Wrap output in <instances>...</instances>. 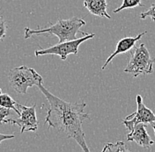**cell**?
Returning a JSON list of instances; mask_svg holds the SVG:
<instances>
[{
  "instance_id": "6da1fadb",
  "label": "cell",
  "mask_w": 155,
  "mask_h": 152,
  "mask_svg": "<svg viewBox=\"0 0 155 152\" xmlns=\"http://www.w3.org/2000/svg\"><path fill=\"white\" fill-rule=\"evenodd\" d=\"M37 87L49 104L45 118V122L48 124V128H54L59 132H63L68 138L75 140L83 151H90L82 128L83 121L86 119H90V115L84 112L87 104L85 102H66L49 92L42 84H40Z\"/></svg>"
},
{
  "instance_id": "7a4b0ae2",
  "label": "cell",
  "mask_w": 155,
  "mask_h": 152,
  "mask_svg": "<svg viewBox=\"0 0 155 152\" xmlns=\"http://www.w3.org/2000/svg\"><path fill=\"white\" fill-rule=\"evenodd\" d=\"M85 25H86V21L78 17H72L69 19H59L56 24H51L50 27L46 28L38 27L37 29H31L26 27L24 38L28 39L34 34L36 35V34H48L57 36L59 42L72 40L78 39L76 37L78 33H80L83 35L87 34V33L80 31V28Z\"/></svg>"
},
{
  "instance_id": "3957f363",
  "label": "cell",
  "mask_w": 155,
  "mask_h": 152,
  "mask_svg": "<svg viewBox=\"0 0 155 152\" xmlns=\"http://www.w3.org/2000/svg\"><path fill=\"white\" fill-rule=\"evenodd\" d=\"M124 72L130 73L134 77L139 75H149L153 72L155 58L151 57L149 50L144 43L133 47L130 51Z\"/></svg>"
},
{
  "instance_id": "277c9868",
  "label": "cell",
  "mask_w": 155,
  "mask_h": 152,
  "mask_svg": "<svg viewBox=\"0 0 155 152\" xmlns=\"http://www.w3.org/2000/svg\"><path fill=\"white\" fill-rule=\"evenodd\" d=\"M10 86L19 94H27L29 87L42 84V77L38 72L27 66H20L10 70L8 73Z\"/></svg>"
},
{
  "instance_id": "5b68a950",
  "label": "cell",
  "mask_w": 155,
  "mask_h": 152,
  "mask_svg": "<svg viewBox=\"0 0 155 152\" xmlns=\"http://www.w3.org/2000/svg\"><path fill=\"white\" fill-rule=\"evenodd\" d=\"M94 36H95L94 34H87L86 35H83L82 38L76 39V40H67V41H64V42H59L57 45L49 47L48 48L35 50V55L37 57H41V56H45V55L59 56L63 61H64V60H66L68 56L71 54L78 55L79 45L87 40L94 38Z\"/></svg>"
},
{
  "instance_id": "8992f818",
  "label": "cell",
  "mask_w": 155,
  "mask_h": 152,
  "mask_svg": "<svg viewBox=\"0 0 155 152\" xmlns=\"http://www.w3.org/2000/svg\"><path fill=\"white\" fill-rule=\"evenodd\" d=\"M16 107L19 110L18 119H7L5 123L17 125L20 128V133L24 132H36L38 129V121L36 117V104L32 106H26L16 102Z\"/></svg>"
},
{
  "instance_id": "52a82bcc",
  "label": "cell",
  "mask_w": 155,
  "mask_h": 152,
  "mask_svg": "<svg viewBox=\"0 0 155 152\" xmlns=\"http://www.w3.org/2000/svg\"><path fill=\"white\" fill-rule=\"evenodd\" d=\"M137 110L133 114H130L123 121V124L126 127L128 131H131L137 124L144 123L147 124L155 123L154 113L145 106L143 99L140 95L137 96Z\"/></svg>"
},
{
  "instance_id": "ba28073f",
  "label": "cell",
  "mask_w": 155,
  "mask_h": 152,
  "mask_svg": "<svg viewBox=\"0 0 155 152\" xmlns=\"http://www.w3.org/2000/svg\"><path fill=\"white\" fill-rule=\"evenodd\" d=\"M145 126L146 125L144 123L137 124L133 129L127 134V140L129 142H135L137 144L145 149H150L154 142L151 139L150 135L147 133Z\"/></svg>"
},
{
  "instance_id": "9c48e42d",
  "label": "cell",
  "mask_w": 155,
  "mask_h": 152,
  "mask_svg": "<svg viewBox=\"0 0 155 152\" xmlns=\"http://www.w3.org/2000/svg\"><path fill=\"white\" fill-rule=\"evenodd\" d=\"M147 32H144V33H141L137 35H136L134 37H125V38L121 39L117 45H116V48L115 49V51L113 52V54H111V56L107 59V61L105 62V63L103 64V66L101 68V70H105L106 69L107 65L118 55H121V54H124L126 52H129L131 48H133L136 45V42L137 40H139L140 39L142 38Z\"/></svg>"
},
{
  "instance_id": "30bf717a",
  "label": "cell",
  "mask_w": 155,
  "mask_h": 152,
  "mask_svg": "<svg viewBox=\"0 0 155 152\" xmlns=\"http://www.w3.org/2000/svg\"><path fill=\"white\" fill-rule=\"evenodd\" d=\"M84 6L93 15L111 19V16L107 11V0H84Z\"/></svg>"
},
{
  "instance_id": "8fae6325",
  "label": "cell",
  "mask_w": 155,
  "mask_h": 152,
  "mask_svg": "<svg viewBox=\"0 0 155 152\" xmlns=\"http://www.w3.org/2000/svg\"><path fill=\"white\" fill-rule=\"evenodd\" d=\"M0 105L9 108L11 110H14V112L19 115V110L16 107V101L14 99H12L11 98V96H9L6 93H1L0 94Z\"/></svg>"
},
{
  "instance_id": "7c38bea8",
  "label": "cell",
  "mask_w": 155,
  "mask_h": 152,
  "mask_svg": "<svg viewBox=\"0 0 155 152\" xmlns=\"http://www.w3.org/2000/svg\"><path fill=\"white\" fill-rule=\"evenodd\" d=\"M102 151H112V152H124L129 151V150L126 148V145L123 142H117L116 143H107L102 150Z\"/></svg>"
},
{
  "instance_id": "4fadbf2b",
  "label": "cell",
  "mask_w": 155,
  "mask_h": 152,
  "mask_svg": "<svg viewBox=\"0 0 155 152\" xmlns=\"http://www.w3.org/2000/svg\"><path fill=\"white\" fill-rule=\"evenodd\" d=\"M137 6H143L142 0H124L123 4L120 7L114 10V13H118L119 11L124 9H130L135 8Z\"/></svg>"
},
{
  "instance_id": "5bb4252c",
  "label": "cell",
  "mask_w": 155,
  "mask_h": 152,
  "mask_svg": "<svg viewBox=\"0 0 155 152\" xmlns=\"http://www.w3.org/2000/svg\"><path fill=\"white\" fill-rule=\"evenodd\" d=\"M140 18L142 19H147V18H150L151 19H153V20H154L155 21V3H153L147 11H143V12L140 14Z\"/></svg>"
},
{
  "instance_id": "9a60e30c",
  "label": "cell",
  "mask_w": 155,
  "mask_h": 152,
  "mask_svg": "<svg viewBox=\"0 0 155 152\" xmlns=\"http://www.w3.org/2000/svg\"><path fill=\"white\" fill-rule=\"evenodd\" d=\"M7 29H8V27H7L5 20L0 15V41H2L5 38Z\"/></svg>"
},
{
  "instance_id": "2e32d148",
  "label": "cell",
  "mask_w": 155,
  "mask_h": 152,
  "mask_svg": "<svg viewBox=\"0 0 155 152\" xmlns=\"http://www.w3.org/2000/svg\"><path fill=\"white\" fill-rule=\"evenodd\" d=\"M10 110L11 109H9V108H6V107L0 105V125L6 122V117L11 114Z\"/></svg>"
},
{
  "instance_id": "e0dca14e",
  "label": "cell",
  "mask_w": 155,
  "mask_h": 152,
  "mask_svg": "<svg viewBox=\"0 0 155 152\" xmlns=\"http://www.w3.org/2000/svg\"><path fill=\"white\" fill-rule=\"evenodd\" d=\"M14 138V134H0V143L5 140H9Z\"/></svg>"
},
{
  "instance_id": "ac0fdd59",
  "label": "cell",
  "mask_w": 155,
  "mask_h": 152,
  "mask_svg": "<svg viewBox=\"0 0 155 152\" xmlns=\"http://www.w3.org/2000/svg\"><path fill=\"white\" fill-rule=\"evenodd\" d=\"M152 126H153V131H154V134H155V123L152 124Z\"/></svg>"
},
{
  "instance_id": "d6986e66",
  "label": "cell",
  "mask_w": 155,
  "mask_h": 152,
  "mask_svg": "<svg viewBox=\"0 0 155 152\" xmlns=\"http://www.w3.org/2000/svg\"><path fill=\"white\" fill-rule=\"evenodd\" d=\"M2 93V90H1V88H0V94Z\"/></svg>"
}]
</instances>
